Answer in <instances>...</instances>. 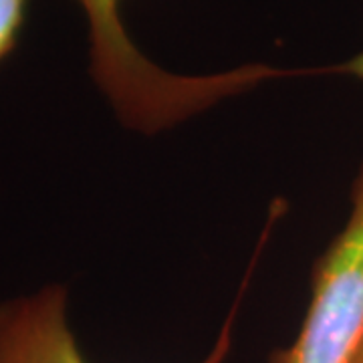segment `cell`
<instances>
[{"label": "cell", "instance_id": "6da1fadb", "mask_svg": "<svg viewBox=\"0 0 363 363\" xmlns=\"http://www.w3.org/2000/svg\"><path fill=\"white\" fill-rule=\"evenodd\" d=\"M89 28V73L97 89L133 131L157 133L264 81L323 75L329 67L286 69L267 63L214 75H178L150 61L121 21V0H75ZM331 73V69H329Z\"/></svg>", "mask_w": 363, "mask_h": 363}, {"label": "cell", "instance_id": "7a4b0ae2", "mask_svg": "<svg viewBox=\"0 0 363 363\" xmlns=\"http://www.w3.org/2000/svg\"><path fill=\"white\" fill-rule=\"evenodd\" d=\"M363 337V164L350 218L311 272V297L295 341L271 363H350Z\"/></svg>", "mask_w": 363, "mask_h": 363}, {"label": "cell", "instance_id": "3957f363", "mask_svg": "<svg viewBox=\"0 0 363 363\" xmlns=\"http://www.w3.org/2000/svg\"><path fill=\"white\" fill-rule=\"evenodd\" d=\"M238 303L212 351L200 363H224L233 347ZM0 363H89L69 321L65 286L47 285L0 303Z\"/></svg>", "mask_w": 363, "mask_h": 363}, {"label": "cell", "instance_id": "277c9868", "mask_svg": "<svg viewBox=\"0 0 363 363\" xmlns=\"http://www.w3.org/2000/svg\"><path fill=\"white\" fill-rule=\"evenodd\" d=\"M28 0H0V63L18 47L26 21Z\"/></svg>", "mask_w": 363, "mask_h": 363}, {"label": "cell", "instance_id": "5b68a950", "mask_svg": "<svg viewBox=\"0 0 363 363\" xmlns=\"http://www.w3.org/2000/svg\"><path fill=\"white\" fill-rule=\"evenodd\" d=\"M350 363H363V337L359 341V345H357V350L353 353V357H351Z\"/></svg>", "mask_w": 363, "mask_h": 363}]
</instances>
